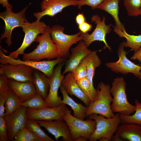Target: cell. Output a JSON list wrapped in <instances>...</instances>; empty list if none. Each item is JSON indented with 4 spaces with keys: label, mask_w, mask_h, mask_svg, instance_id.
Here are the masks:
<instances>
[{
    "label": "cell",
    "mask_w": 141,
    "mask_h": 141,
    "mask_svg": "<svg viewBox=\"0 0 141 141\" xmlns=\"http://www.w3.org/2000/svg\"><path fill=\"white\" fill-rule=\"evenodd\" d=\"M50 28L37 36L34 42L38 43V45L32 52L23 55V60L39 61L44 59L50 60L59 57L58 49L50 35Z\"/></svg>",
    "instance_id": "cell-1"
},
{
    "label": "cell",
    "mask_w": 141,
    "mask_h": 141,
    "mask_svg": "<svg viewBox=\"0 0 141 141\" xmlns=\"http://www.w3.org/2000/svg\"><path fill=\"white\" fill-rule=\"evenodd\" d=\"M119 114L114 117L108 118L101 115L92 113L88 116L89 119L94 120L96 123V129L91 135L89 141H110L121 124Z\"/></svg>",
    "instance_id": "cell-2"
},
{
    "label": "cell",
    "mask_w": 141,
    "mask_h": 141,
    "mask_svg": "<svg viewBox=\"0 0 141 141\" xmlns=\"http://www.w3.org/2000/svg\"><path fill=\"white\" fill-rule=\"evenodd\" d=\"M71 113L66 107L63 120L68 126L72 141L89 140L96 129L95 121L89 119L84 120L75 117Z\"/></svg>",
    "instance_id": "cell-3"
},
{
    "label": "cell",
    "mask_w": 141,
    "mask_h": 141,
    "mask_svg": "<svg viewBox=\"0 0 141 141\" xmlns=\"http://www.w3.org/2000/svg\"><path fill=\"white\" fill-rule=\"evenodd\" d=\"M126 84L122 77L114 79L110 89L113 96L111 108L113 113L129 115L135 111L136 107L130 104L127 100L126 92Z\"/></svg>",
    "instance_id": "cell-4"
},
{
    "label": "cell",
    "mask_w": 141,
    "mask_h": 141,
    "mask_svg": "<svg viewBox=\"0 0 141 141\" xmlns=\"http://www.w3.org/2000/svg\"><path fill=\"white\" fill-rule=\"evenodd\" d=\"M111 87L108 84L101 81L98 84V94L95 100L87 107V117L92 113L100 114L108 118L115 116L111 108L113 98L111 95Z\"/></svg>",
    "instance_id": "cell-5"
},
{
    "label": "cell",
    "mask_w": 141,
    "mask_h": 141,
    "mask_svg": "<svg viewBox=\"0 0 141 141\" xmlns=\"http://www.w3.org/2000/svg\"><path fill=\"white\" fill-rule=\"evenodd\" d=\"M65 57H61L53 60L36 61L32 60H23L18 58L15 59L5 55L2 49L0 51V62L1 64L8 63L12 65L22 64L29 66L38 70L51 78L53 74L55 66L58 63L63 62Z\"/></svg>",
    "instance_id": "cell-6"
},
{
    "label": "cell",
    "mask_w": 141,
    "mask_h": 141,
    "mask_svg": "<svg viewBox=\"0 0 141 141\" xmlns=\"http://www.w3.org/2000/svg\"><path fill=\"white\" fill-rule=\"evenodd\" d=\"M64 28L57 25L52 26L50 29L52 40L58 49L59 57L67 56L71 46L83 39L80 36L81 32L73 35H68L63 33Z\"/></svg>",
    "instance_id": "cell-7"
},
{
    "label": "cell",
    "mask_w": 141,
    "mask_h": 141,
    "mask_svg": "<svg viewBox=\"0 0 141 141\" xmlns=\"http://www.w3.org/2000/svg\"><path fill=\"white\" fill-rule=\"evenodd\" d=\"M21 27L25 34L23 42L19 48L8 55L15 59L18 58L19 55L24 53L25 49L34 41L38 35L43 34L46 30L50 28L49 26L46 25L44 22L36 20L32 23L27 21Z\"/></svg>",
    "instance_id": "cell-8"
},
{
    "label": "cell",
    "mask_w": 141,
    "mask_h": 141,
    "mask_svg": "<svg viewBox=\"0 0 141 141\" xmlns=\"http://www.w3.org/2000/svg\"><path fill=\"white\" fill-rule=\"evenodd\" d=\"M28 5L17 13H14L11 9H6L5 11L0 13V17L5 22L4 32L1 34L0 39L1 40L6 38L5 42L9 46L12 44L11 34L13 30L17 27H21L27 21L25 13Z\"/></svg>",
    "instance_id": "cell-9"
},
{
    "label": "cell",
    "mask_w": 141,
    "mask_h": 141,
    "mask_svg": "<svg viewBox=\"0 0 141 141\" xmlns=\"http://www.w3.org/2000/svg\"><path fill=\"white\" fill-rule=\"evenodd\" d=\"M124 41L121 43L118 48L117 53L118 60L114 62H107L105 64L108 69L116 73H120L126 75L129 73L133 74L139 78L140 67L130 61L126 56L127 53L124 50Z\"/></svg>",
    "instance_id": "cell-10"
},
{
    "label": "cell",
    "mask_w": 141,
    "mask_h": 141,
    "mask_svg": "<svg viewBox=\"0 0 141 141\" xmlns=\"http://www.w3.org/2000/svg\"><path fill=\"white\" fill-rule=\"evenodd\" d=\"M106 17L103 16L102 20L101 17L97 14L93 15L91 17V22H94L96 24V28L90 34L88 32L83 33L81 32L80 36L82 38V40L88 47L93 42L99 41L103 42L104 44L105 48H107L110 51L111 49L107 43L105 36L107 34L110 32L112 29L110 27L112 24L106 25L105 22Z\"/></svg>",
    "instance_id": "cell-11"
},
{
    "label": "cell",
    "mask_w": 141,
    "mask_h": 141,
    "mask_svg": "<svg viewBox=\"0 0 141 141\" xmlns=\"http://www.w3.org/2000/svg\"><path fill=\"white\" fill-rule=\"evenodd\" d=\"M33 71L32 67L23 64L12 65L6 63L0 65V75L19 82L33 81Z\"/></svg>",
    "instance_id": "cell-12"
},
{
    "label": "cell",
    "mask_w": 141,
    "mask_h": 141,
    "mask_svg": "<svg viewBox=\"0 0 141 141\" xmlns=\"http://www.w3.org/2000/svg\"><path fill=\"white\" fill-rule=\"evenodd\" d=\"M27 108L21 106L11 114L4 115L9 141H13L19 131L25 127Z\"/></svg>",
    "instance_id": "cell-13"
},
{
    "label": "cell",
    "mask_w": 141,
    "mask_h": 141,
    "mask_svg": "<svg viewBox=\"0 0 141 141\" xmlns=\"http://www.w3.org/2000/svg\"><path fill=\"white\" fill-rule=\"evenodd\" d=\"M66 108V104L63 103L57 107L38 109L27 108V119L42 121L63 120Z\"/></svg>",
    "instance_id": "cell-14"
},
{
    "label": "cell",
    "mask_w": 141,
    "mask_h": 141,
    "mask_svg": "<svg viewBox=\"0 0 141 141\" xmlns=\"http://www.w3.org/2000/svg\"><path fill=\"white\" fill-rule=\"evenodd\" d=\"M64 64L63 62L58 64L54 68L53 75L50 78L49 92L45 102L49 107H57L62 104V98L58 95V90L61 82L64 77L61 73L62 68Z\"/></svg>",
    "instance_id": "cell-15"
},
{
    "label": "cell",
    "mask_w": 141,
    "mask_h": 141,
    "mask_svg": "<svg viewBox=\"0 0 141 141\" xmlns=\"http://www.w3.org/2000/svg\"><path fill=\"white\" fill-rule=\"evenodd\" d=\"M78 0H43L41 3V11L34 13L36 21H40L43 16L48 15L53 17L61 12L65 7L69 6H75Z\"/></svg>",
    "instance_id": "cell-16"
},
{
    "label": "cell",
    "mask_w": 141,
    "mask_h": 141,
    "mask_svg": "<svg viewBox=\"0 0 141 141\" xmlns=\"http://www.w3.org/2000/svg\"><path fill=\"white\" fill-rule=\"evenodd\" d=\"M36 121L41 126L54 136L56 141L61 137L63 141H72L68 126L63 120Z\"/></svg>",
    "instance_id": "cell-17"
},
{
    "label": "cell",
    "mask_w": 141,
    "mask_h": 141,
    "mask_svg": "<svg viewBox=\"0 0 141 141\" xmlns=\"http://www.w3.org/2000/svg\"><path fill=\"white\" fill-rule=\"evenodd\" d=\"M111 141H141V125L134 123L121 124Z\"/></svg>",
    "instance_id": "cell-18"
},
{
    "label": "cell",
    "mask_w": 141,
    "mask_h": 141,
    "mask_svg": "<svg viewBox=\"0 0 141 141\" xmlns=\"http://www.w3.org/2000/svg\"><path fill=\"white\" fill-rule=\"evenodd\" d=\"M9 85L10 89L22 102L31 99L37 93L33 81L21 82L9 79Z\"/></svg>",
    "instance_id": "cell-19"
},
{
    "label": "cell",
    "mask_w": 141,
    "mask_h": 141,
    "mask_svg": "<svg viewBox=\"0 0 141 141\" xmlns=\"http://www.w3.org/2000/svg\"><path fill=\"white\" fill-rule=\"evenodd\" d=\"M87 47L81 40L75 47L70 49L71 55L66 62L65 69L62 74L64 75L68 72H72L82 59L92 52Z\"/></svg>",
    "instance_id": "cell-20"
},
{
    "label": "cell",
    "mask_w": 141,
    "mask_h": 141,
    "mask_svg": "<svg viewBox=\"0 0 141 141\" xmlns=\"http://www.w3.org/2000/svg\"><path fill=\"white\" fill-rule=\"evenodd\" d=\"M61 85L68 94L74 95L81 100L87 107L90 103L89 98L78 85L72 72H69L62 80Z\"/></svg>",
    "instance_id": "cell-21"
},
{
    "label": "cell",
    "mask_w": 141,
    "mask_h": 141,
    "mask_svg": "<svg viewBox=\"0 0 141 141\" xmlns=\"http://www.w3.org/2000/svg\"><path fill=\"white\" fill-rule=\"evenodd\" d=\"M32 80L37 93L45 100L49 91L50 78L44 73L36 69L33 72Z\"/></svg>",
    "instance_id": "cell-22"
},
{
    "label": "cell",
    "mask_w": 141,
    "mask_h": 141,
    "mask_svg": "<svg viewBox=\"0 0 141 141\" xmlns=\"http://www.w3.org/2000/svg\"><path fill=\"white\" fill-rule=\"evenodd\" d=\"M101 63V60L97 54L96 51H92L89 54V57L87 64L86 78L90 85L94 101L97 97L98 91L93 86V79L96 68L99 67Z\"/></svg>",
    "instance_id": "cell-23"
},
{
    "label": "cell",
    "mask_w": 141,
    "mask_h": 141,
    "mask_svg": "<svg viewBox=\"0 0 141 141\" xmlns=\"http://www.w3.org/2000/svg\"><path fill=\"white\" fill-rule=\"evenodd\" d=\"M120 0H105L97 8L103 10L110 14L113 18L116 27L122 31L125 28L118 16L119 2Z\"/></svg>",
    "instance_id": "cell-24"
},
{
    "label": "cell",
    "mask_w": 141,
    "mask_h": 141,
    "mask_svg": "<svg viewBox=\"0 0 141 141\" xmlns=\"http://www.w3.org/2000/svg\"><path fill=\"white\" fill-rule=\"evenodd\" d=\"M60 88L63 97L62 103L67 104L70 107L73 111V116H74L82 120H84L87 117L86 114L87 107L83 105L81 103H78L75 102L68 95L61 85Z\"/></svg>",
    "instance_id": "cell-25"
},
{
    "label": "cell",
    "mask_w": 141,
    "mask_h": 141,
    "mask_svg": "<svg viewBox=\"0 0 141 141\" xmlns=\"http://www.w3.org/2000/svg\"><path fill=\"white\" fill-rule=\"evenodd\" d=\"M114 31L120 38L124 37L126 41H124L125 47H128L134 53L137 52L141 47V34L138 35H132L128 34L126 31L125 28L122 31L113 26Z\"/></svg>",
    "instance_id": "cell-26"
},
{
    "label": "cell",
    "mask_w": 141,
    "mask_h": 141,
    "mask_svg": "<svg viewBox=\"0 0 141 141\" xmlns=\"http://www.w3.org/2000/svg\"><path fill=\"white\" fill-rule=\"evenodd\" d=\"M22 102L19 98L10 89L4 104L6 111L4 115H10L14 112L21 106Z\"/></svg>",
    "instance_id": "cell-27"
},
{
    "label": "cell",
    "mask_w": 141,
    "mask_h": 141,
    "mask_svg": "<svg viewBox=\"0 0 141 141\" xmlns=\"http://www.w3.org/2000/svg\"><path fill=\"white\" fill-rule=\"evenodd\" d=\"M39 124L36 120L27 119L25 127L29 129L43 141H54L41 129Z\"/></svg>",
    "instance_id": "cell-28"
},
{
    "label": "cell",
    "mask_w": 141,
    "mask_h": 141,
    "mask_svg": "<svg viewBox=\"0 0 141 141\" xmlns=\"http://www.w3.org/2000/svg\"><path fill=\"white\" fill-rule=\"evenodd\" d=\"M134 103L136 107L133 115H126L119 114L121 124L134 123L141 125V105L137 99L135 100Z\"/></svg>",
    "instance_id": "cell-29"
},
{
    "label": "cell",
    "mask_w": 141,
    "mask_h": 141,
    "mask_svg": "<svg viewBox=\"0 0 141 141\" xmlns=\"http://www.w3.org/2000/svg\"><path fill=\"white\" fill-rule=\"evenodd\" d=\"M21 106L34 109L48 107L45 100L38 93L31 99L22 102Z\"/></svg>",
    "instance_id": "cell-30"
},
{
    "label": "cell",
    "mask_w": 141,
    "mask_h": 141,
    "mask_svg": "<svg viewBox=\"0 0 141 141\" xmlns=\"http://www.w3.org/2000/svg\"><path fill=\"white\" fill-rule=\"evenodd\" d=\"M124 4L129 16L140 15L141 0H124Z\"/></svg>",
    "instance_id": "cell-31"
},
{
    "label": "cell",
    "mask_w": 141,
    "mask_h": 141,
    "mask_svg": "<svg viewBox=\"0 0 141 141\" xmlns=\"http://www.w3.org/2000/svg\"><path fill=\"white\" fill-rule=\"evenodd\" d=\"M89 57V54L84 57L72 72V74L77 81L86 77L87 74V64Z\"/></svg>",
    "instance_id": "cell-32"
},
{
    "label": "cell",
    "mask_w": 141,
    "mask_h": 141,
    "mask_svg": "<svg viewBox=\"0 0 141 141\" xmlns=\"http://www.w3.org/2000/svg\"><path fill=\"white\" fill-rule=\"evenodd\" d=\"M13 141H43L26 127L20 130Z\"/></svg>",
    "instance_id": "cell-33"
},
{
    "label": "cell",
    "mask_w": 141,
    "mask_h": 141,
    "mask_svg": "<svg viewBox=\"0 0 141 141\" xmlns=\"http://www.w3.org/2000/svg\"><path fill=\"white\" fill-rule=\"evenodd\" d=\"M79 86L89 98L90 103L94 101L90 84L86 77L77 81Z\"/></svg>",
    "instance_id": "cell-34"
},
{
    "label": "cell",
    "mask_w": 141,
    "mask_h": 141,
    "mask_svg": "<svg viewBox=\"0 0 141 141\" xmlns=\"http://www.w3.org/2000/svg\"><path fill=\"white\" fill-rule=\"evenodd\" d=\"M105 0H78L76 2L75 6H77L79 9L84 5L90 7L92 9L97 8L98 5Z\"/></svg>",
    "instance_id": "cell-35"
},
{
    "label": "cell",
    "mask_w": 141,
    "mask_h": 141,
    "mask_svg": "<svg viewBox=\"0 0 141 141\" xmlns=\"http://www.w3.org/2000/svg\"><path fill=\"white\" fill-rule=\"evenodd\" d=\"M0 141H9L8 137L7 126L3 117H0Z\"/></svg>",
    "instance_id": "cell-36"
},
{
    "label": "cell",
    "mask_w": 141,
    "mask_h": 141,
    "mask_svg": "<svg viewBox=\"0 0 141 141\" xmlns=\"http://www.w3.org/2000/svg\"><path fill=\"white\" fill-rule=\"evenodd\" d=\"M10 89L0 93V117L4 116L5 109L4 104Z\"/></svg>",
    "instance_id": "cell-37"
},
{
    "label": "cell",
    "mask_w": 141,
    "mask_h": 141,
    "mask_svg": "<svg viewBox=\"0 0 141 141\" xmlns=\"http://www.w3.org/2000/svg\"><path fill=\"white\" fill-rule=\"evenodd\" d=\"M9 79L4 75L0 76V93L9 90Z\"/></svg>",
    "instance_id": "cell-38"
},
{
    "label": "cell",
    "mask_w": 141,
    "mask_h": 141,
    "mask_svg": "<svg viewBox=\"0 0 141 141\" xmlns=\"http://www.w3.org/2000/svg\"><path fill=\"white\" fill-rule=\"evenodd\" d=\"M92 27V26L91 24L86 21L79 25L78 26L80 32L84 33L90 31Z\"/></svg>",
    "instance_id": "cell-39"
},
{
    "label": "cell",
    "mask_w": 141,
    "mask_h": 141,
    "mask_svg": "<svg viewBox=\"0 0 141 141\" xmlns=\"http://www.w3.org/2000/svg\"><path fill=\"white\" fill-rule=\"evenodd\" d=\"M76 22L78 25L85 21V18L83 13H79L77 15L75 18Z\"/></svg>",
    "instance_id": "cell-40"
},
{
    "label": "cell",
    "mask_w": 141,
    "mask_h": 141,
    "mask_svg": "<svg viewBox=\"0 0 141 141\" xmlns=\"http://www.w3.org/2000/svg\"><path fill=\"white\" fill-rule=\"evenodd\" d=\"M131 59L137 60H138L139 62H141V47L137 52L134 53L131 58Z\"/></svg>",
    "instance_id": "cell-41"
},
{
    "label": "cell",
    "mask_w": 141,
    "mask_h": 141,
    "mask_svg": "<svg viewBox=\"0 0 141 141\" xmlns=\"http://www.w3.org/2000/svg\"><path fill=\"white\" fill-rule=\"evenodd\" d=\"M0 4H2L6 9L12 10L13 8L12 5L9 3L8 0H0Z\"/></svg>",
    "instance_id": "cell-42"
},
{
    "label": "cell",
    "mask_w": 141,
    "mask_h": 141,
    "mask_svg": "<svg viewBox=\"0 0 141 141\" xmlns=\"http://www.w3.org/2000/svg\"><path fill=\"white\" fill-rule=\"evenodd\" d=\"M140 75H139V78L141 80V63L140 64Z\"/></svg>",
    "instance_id": "cell-43"
},
{
    "label": "cell",
    "mask_w": 141,
    "mask_h": 141,
    "mask_svg": "<svg viewBox=\"0 0 141 141\" xmlns=\"http://www.w3.org/2000/svg\"><path fill=\"white\" fill-rule=\"evenodd\" d=\"M140 15H141V11H140Z\"/></svg>",
    "instance_id": "cell-44"
},
{
    "label": "cell",
    "mask_w": 141,
    "mask_h": 141,
    "mask_svg": "<svg viewBox=\"0 0 141 141\" xmlns=\"http://www.w3.org/2000/svg\"><path fill=\"white\" fill-rule=\"evenodd\" d=\"M140 103V105H141V103Z\"/></svg>",
    "instance_id": "cell-45"
},
{
    "label": "cell",
    "mask_w": 141,
    "mask_h": 141,
    "mask_svg": "<svg viewBox=\"0 0 141 141\" xmlns=\"http://www.w3.org/2000/svg\"></svg>",
    "instance_id": "cell-46"
}]
</instances>
